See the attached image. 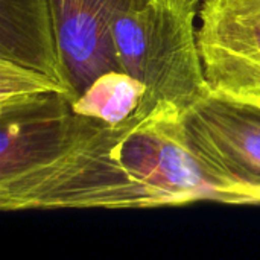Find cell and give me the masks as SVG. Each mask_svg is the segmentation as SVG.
<instances>
[{
	"label": "cell",
	"instance_id": "1",
	"mask_svg": "<svg viewBox=\"0 0 260 260\" xmlns=\"http://www.w3.org/2000/svg\"><path fill=\"white\" fill-rule=\"evenodd\" d=\"M232 204L187 148L183 113L165 104L119 126H96L58 158L0 184V209H152Z\"/></svg>",
	"mask_w": 260,
	"mask_h": 260
},
{
	"label": "cell",
	"instance_id": "2",
	"mask_svg": "<svg viewBox=\"0 0 260 260\" xmlns=\"http://www.w3.org/2000/svg\"><path fill=\"white\" fill-rule=\"evenodd\" d=\"M198 8L186 0H145L113 21L120 69L145 85L136 117L165 104L184 113L207 94L197 44Z\"/></svg>",
	"mask_w": 260,
	"mask_h": 260
},
{
	"label": "cell",
	"instance_id": "3",
	"mask_svg": "<svg viewBox=\"0 0 260 260\" xmlns=\"http://www.w3.org/2000/svg\"><path fill=\"white\" fill-rule=\"evenodd\" d=\"M183 133L232 204H260V98L207 91L183 113Z\"/></svg>",
	"mask_w": 260,
	"mask_h": 260
},
{
	"label": "cell",
	"instance_id": "4",
	"mask_svg": "<svg viewBox=\"0 0 260 260\" xmlns=\"http://www.w3.org/2000/svg\"><path fill=\"white\" fill-rule=\"evenodd\" d=\"M197 44L209 91L260 98V0H204Z\"/></svg>",
	"mask_w": 260,
	"mask_h": 260
},
{
	"label": "cell",
	"instance_id": "5",
	"mask_svg": "<svg viewBox=\"0 0 260 260\" xmlns=\"http://www.w3.org/2000/svg\"><path fill=\"white\" fill-rule=\"evenodd\" d=\"M96 126L104 125L76 114L62 91L0 104V184L53 161Z\"/></svg>",
	"mask_w": 260,
	"mask_h": 260
},
{
	"label": "cell",
	"instance_id": "6",
	"mask_svg": "<svg viewBox=\"0 0 260 260\" xmlns=\"http://www.w3.org/2000/svg\"><path fill=\"white\" fill-rule=\"evenodd\" d=\"M143 2L52 0L59 59L72 101L102 73L122 70L111 26L122 12Z\"/></svg>",
	"mask_w": 260,
	"mask_h": 260
},
{
	"label": "cell",
	"instance_id": "7",
	"mask_svg": "<svg viewBox=\"0 0 260 260\" xmlns=\"http://www.w3.org/2000/svg\"><path fill=\"white\" fill-rule=\"evenodd\" d=\"M0 59L37 69L69 88L52 0H0Z\"/></svg>",
	"mask_w": 260,
	"mask_h": 260
},
{
	"label": "cell",
	"instance_id": "8",
	"mask_svg": "<svg viewBox=\"0 0 260 260\" xmlns=\"http://www.w3.org/2000/svg\"><path fill=\"white\" fill-rule=\"evenodd\" d=\"M145 85L123 70L98 76L76 99L73 111L104 126H119L133 119L142 104Z\"/></svg>",
	"mask_w": 260,
	"mask_h": 260
},
{
	"label": "cell",
	"instance_id": "9",
	"mask_svg": "<svg viewBox=\"0 0 260 260\" xmlns=\"http://www.w3.org/2000/svg\"><path fill=\"white\" fill-rule=\"evenodd\" d=\"M50 91H62L70 98L69 88L49 75L27 66L0 59V104Z\"/></svg>",
	"mask_w": 260,
	"mask_h": 260
},
{
	"label": "cell",
	"instance_id": "10",
	"mask_svg": "<svg viewBox=\"0 0 260 260\" xmlns=\"http://www.w3.org/2000/svg\"><path fill=\"white\" fill-rule=\"evenodd\" d=\"M186 2H189V3H193V5H197V6H200L204 0H186Z\"/></svg>",
	"mask_w": 260,
	"mask_h": 260
}]
</instances>
